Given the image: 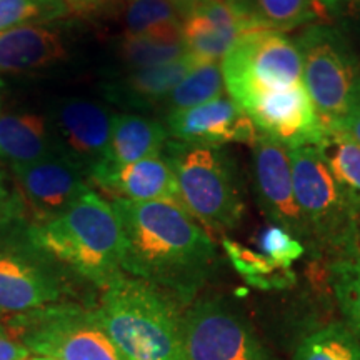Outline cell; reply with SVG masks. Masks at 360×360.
<instances>
[{"mask_svg":"<svg viewBox=\"0 0 360 360\" xmlns=\"http://www.w3.org/2000/svg\"><path fill=\"white\" fill-rule=\"evenodd\" d=\"M110 204L124 232V274L177 304H192L219 264L210 233L174 202L114 199Z\"/></svg>","mask_w":360,"mask_h":360,"instance_id":"6da1fadb","label":"cell"},{"mask_svg":"<svg viewBox=\"0 0 360 360\" xmlns=\"http://www.w3.org/2000/svg\"><path fill=\"white\" fill-rule=\"evenodd\" d=\"M27 233L35 250L101 289L124 274L122 225L110 202L92 187L64 214L30 225Z\"/></svg>","mask_w":360,"mask_h":360,"instance_id":"7a4b0ae2","label":"cell"},{"mask_svg":"<svg viewBox=\"0 0 360 360\" xmlns=\"http://www.w3.org/2000/svg\"><path fill=\"white\" fill-rule=\"evenodd\" d=\"M94 317L127 360H184L177 302L141 278H114Z\"/></svg>","mask_w":360,"mask_h":360,"instance_id":"3957f363","label":"cell"},{"mask_svg":"<svg viewBox=\"0 0 360 360\" xmlns=\"http://www.w3.org/2000/svg\"><path fill=\"white\" fill-rule=\"evenodd\" d=\"M164 155L177 179L180 207L209 233H227L245 214L236 162L222 147L170 141Z\"/></svg>","mask_w":360,"mask_h":360,"instance_id":"277c9868","label":"cell"},{"mask_svg":"<svg viewBox=\"0 0 360 360\" xmlns=\"http://www.w3.org/2000/svg\"><path fill=\"white\" fill-rule=\"evenodd\" d=\"M295 200L307 231V250L330 262L360 255V229L347 197L315 146L289 148Z\"/></svg>","mask_w":360,"mask_h":360,"instance_id":"5b68a950","label":"cell"},{"mask_svg":"<svg viewBox=\"0 0 360 360\" xmlns=\"http://www.w3.org/2000/svg\"><path fill=\"white\" fill-rule=\"evenodd\" d=\"M302 80L323 129H339L360 80L357 57L347 39L330 25L312 24L295 39Z\"/></svg>","mask_w":360,"mask_h":360,"instance_id":"8992f818","label":"cell"},{"mask_svg":"<svg viewBox=\"0 0 360 360\" xmlns=\"http://www.w3.org/2000/svg\"><path fill=\"white\" fill-rule=\"evenodd\" d=\"M229 96L242 109L270 90L302 80L295 40L272 29L245 34L220 62Z\"/></svg>","mask_w":360,"mask_h":360,"instance_id":"52a82bcc","label":"cell"},{"mask_svg":"<svg viewBox=\"0 0 360 360\" xmlns=\"http://www.w3.org/2000/svg\"><path fill=\"white\" fill-rule=\"evenodd\" d=\"M11 334L39 357L52 360H127L94 312L51 305L13 319Z\"/></svg>","mask_w":360,"mask_h":360,"instance_id":"ba28073f","label":"cell"},{"mask_svg":"<svg viewBox=\"0 0 360 360\" xmlns=\"http://www.w3.org/2000/svg\"><path fill=\"white\" fill-rule=\"evenodd\" d=\"M184 360H276L249 319L222 297L193 300L182 314Z\"/></svg>","mask_w":360,"mask_h":360,"instance_id":"9c48e42d","label":"cell"},{"mask_svg":"<svg viewBox=\"0 0 360 360\" xmlns=\"http://www.w3.org/2000/svg\"><path fill=\"white\" fill-rule=\"evenodd\" d=\"M115 114L101 102L69 97L57 103L51 134L58 155L65 157L89 180L109 155Z\"/></svg>","mask_w":360,"mask_h":360,"instance_id":"30bf717a","label":"cell"},{"mask_svg":"<svg viewBox=\"0 0 360 360\" xmlns=\"http://www.w3.org/2000/svg\"><path fill=\"white\" fill-rule=\"evenodd\" d=\"M252 146L254 192L270 224L285 229L307 249V231L295 200L289 148L259 132Z\"/></svg>","mask_w":360,"mask_h":360,"instance_id":"8fae6325","label":"cell"},{"mask_svg":"<svg viewBox=\"0 0 360 360\" xmlns=\"http://www.w3.org/2000/svg\"><path fill=\"white\" fill-rule=\"evenodd\" d=\"M13 184L32 225L58 217L77 202L90 186L80 170L57 152L27 165L12 167Z\"/></svg>","mask_w":360,"mask_h":360,"instance_id":"7c38bea8","label":"cell"},{"mask_svg":"<svg viewBox=\"0 0 360 360\" xmlns=\"http://www.w3.org/2000/svg\"><path fill=\"white\" fill-rule=\"evenodd\" d=\"M259 132L287 148L317 146L323 129L304 80L270 90L244 109Z\"/></svg>","mask_w":360,"mask_h":360,"instance_id":"4fadbf2b","label":"cell"},{"mask_svg":"<svg viewBox=\"0 0 360 360\" xmlns=\"http://www.w3.org/2000/svg\"><path fill=\"white\" fill-rule=\"evenodd\" d=\"M262 29L229 0H204L182 19V40L197 65L220 64L238 39Z\"/></svg>","mask_w":360,"mask_h":360,"instance_id":"5bb4252c","label":"cell"},{"mask_svg":"<svg viewBox=\"0 0 360 360\" xmlns=\"http://www.w3.org/2000/svg\"><path fill=\"white\" fill-rule=\"evenodd\" d=\"M165 127L172 141L214 147L229 142L252 143L259 135L254 120L231 97L167 114Z\"/></svg>","mask_w":360,"mask_h":360,"instance_id":"9a60e30c","label":"cell"},{"mask_svg":"<svg viewBox=\"0 0 360 360\" xmlns=\"http://www.w3.org/2000/svg\"><path fill=\"white\" fill-rule=\"evenodd\" d=\"M62 295L64 283L51 265L24 252H0V312H34L51 307Z\"/></svg>","mask_w":360,"mask_h":360,"instance_id":"2e32d148","label":"cell"},{"mask_svg":"<svg viewBox=\"0 0 360 360\" xmlns=\"http://www.w3.org/2000/svg\"><path fill=\"white\" fill-rule=\"evenodd\" d=\"M89 182L115 199L164 200L180 205L177 179L164 152L127 165H98L89 175Z\"/></svg>","mask_w":360,"mask_h":360,"instance_id":"e0dca14e","label":"cell"},{"mask_svg":"<svg viewBox=\"0 0 360 360\" xmlns=\"http://www.w3.org/2000/svg\"><path fill=\"white\" fill-rule=\"evenodd\" d=\"M195 67L193 58L186 53L169 64L129 70L122 77L105 84L103 94L120 105L147 110L164 102L180 80Z\"/></svg>","mask_w":360,"mask_h":360,"instance_id":"ac0fdd59","label":"cell"},{"mask_svg":"<svg viewBox=\"0 0 360 360\" xmlns=\"http://www.w3.org/2000/svg\"><path fill=\"white\" fill-rule=\"evenodd\" d=\"M67 58L60 34L44 25L0 30V72L20 74L52 67Z\"/></svg>","mask_w":360,"mask_h":360,"instance_id":"d6986e66","label":"cell"},{"mask_svg":"<svg viewBox=\"0 0 360 360\" xmlns=\"http://www.w3.org/2000/svg\"><path fill=\"white\" fill-rule=\"evenodd\" d=\"M56 152L51 127L34 112L4 110L0 105V164L19 167Z\"/></svg>","mask_w":360,"mask_h":360,"instance_id":"ffe728a7","label":"cell"},{"mask_svg":"<svg viewBox=\"0 0 360 360\" xmlns=\"http://www.w3.org/2000/svg\"><path fill=\"white\" fill-rule=\"evenodd\" d=\"M169 141L167 127L157 119L137 114L115 115L109 155L103 165H127L160 155Z\"/></svg>","mask_w":360,"mask_h":360,"instance_id":"44dd1931","label":"cell"},{"mask_svg":"<svg viewBox=\"0 0 360 360\" xmlns=\"http://www.w3.org/2000/svg\"><path fill=\"white\" fill-rule=\"evenodd\" d=\"M315 147L347 197L360 229V146L340 129H326Z\"/></svg>","mask_w":360,"mask_h":360,"instance_id":"7402d4cb","label":"cell"},{"mask_svg":"<svg viewBox=\"0 0 360 360\" xmlns=\"http://www.w3.org/2000/svg\"><path fill=\"white\" fill-rule=\"evenodd\" d=\"M222 247L238 276L255 289L283 290L295 283L294 270L282 269L262 252L252 250L227 237L222 238Z\"/></svg>","mask_w":360,"mask_h":360,"instance_id":"603a6c76","label":"cell"},{"mask_svg":"<svg viewBox=\"0 0 360 360\" xmlns=\"http://www.w3.org/2000/svg\"><path fill=\"white\" fill-rule=\"evenodd\" d=\"M120 4L125 34L182 40V19L167 0H120Z\"/></svg>","mask_w":360,"mask_h":360,"instance_id":"cb8c5ba5","label":"cell"},{"mask_svg":"<svg viewBox=\"0 0 360 360\" xmlns=\"http://www.w3.org/2000/svg\"><path fill=\"white\" fill-rule=\"evenodd\" d=\"M242 11L265 29L287 32L326 15L317 0H242Z\"/></svg>","mask_w":360,"mask_h":360,"instance_id":"d4e9b609","label":"cell"},{"mask_svg":"<svg viewBox=\"0 0 360 360\" xmlns=\"http://www.w3.org/2000/svg\"><path fill=\"white\" fill-rule=\"evenodd\" d=\"M292 360H360V342L344 322H330L305 335Z\"/></svg>","mask_w":360,"mask_h":360,"instance_id":"484cf974","label":"cell"},{"mask_svg":"<svg viewBox=\"0 0 360 360\" xmlns=\"http://www.w3.org/2000/svg\"><path fill=\"white\" fill-rule=\"evenodd\" d=\"M224 75L220 64L197 65L177 84L162 105L167 109V114L172 112L192 109L202 103L224 97Z\"/></svg>","mask_w":360,"mask_h":360,"instance_id":"4316f807","label":"cell"},{"mask_svg":"<svg viewBox=\"0 0 360 360\" xmlns=\"http://www.w3.org/2000/svg\"><path fill=\"white\" fill-rule=\"evenodd\" d=\"M117 53L129 70L169 64L186 56L182 40H170L155 35L124 34L117 45Z\"/></svg>","mask_w":360,"mask_h":360,"instance_id":"83f0119b","label":"cell"},{"mask_svg":"<svg viewBox=\"0 0 360 360\" xmlns=\"http://www.w3.org/2000/svg\"><path fill=\"white\" fill-rule=\"evenodd\" d=\"M328 282L345 326L360 342V255L328 265Z\"/></svg>","mask_w":360,"mask_h":360,"instance_id":"f1b7e54d","label":"cell"},{"mask_svg":"<svg viewBox=\"0 0 360 360\" xmlns=\"http://www.w3.org/2000/svg\"><path fill=\"white\" fill-rule=\"evenodd\" d=\"M69 15L62 0H0V30L42 25Z\"/></svg>","mask_w":360,"mask_h":360,"instance_id":"f546056e","label":"cell"},{"mask_svg":"<svg viewBox=\"0 0 360 360\" xmlns=\"http://www.w3.org/2000/svg\"><path fill=\"white\" fill-rule=\"evenodd\" d=\"M255 240H257L259 252L267 255L272 262L281 265L282 269L292 270V265L307 252L299 238H295L285 229L277 227L274 224L267 225Z\"/></svg>","mask_w":360,"mask_h":360,"instance_id":"4dcf8cb0","label":"cell"},{"mask_svg":"<svg viewBox=\"0 0 360 360\" xmlns=\"http://www.w3.org/2000/svg\"><path fill=\"white\" fill-rule=\"evenodd\" d=\"M70 13L82 17H92L105 13L120 0H62Z\"/></svg>","mask_w":360,"mask_h":360,"instance_id":"1f68e13d","label":"cell"},{"mask_svg":"<svg viewBox=\"0 0 360 360\" xmlns=\"http://www.w3.org/2000/svg\"><path fill=\"white\" fill-rule=\"evenodd\" d=\"M339 129L342 132L347 134L352 141H355L360 146V80L357 87H355V94H354L352 103H350V109Z\"/></svg>","mask_w":360,"mask_h":360,"instance_id":"d6a6232c","label":"cell"},{"mask_svg":"<svg viewBox=\"0 0 360 360\" xmlns=\"http://www.w3.org/2000/svg\"><path fill=\"white\" fill-rule=\"evenodd\" d=\"M32 352L17 340L0 332V360H29Z\"/></svg>","mask_w":360,"mask_h":360,"instance_id":"836d02e7","label":"cell"},{"mask_svg":"<svg viewBox=\"0 0 360 360\" xmlns=\"http://www.w3.org/2000/svg\"><path fill=\"white\" fill-rule=\"evenodd\" d=\"M167 2L172 4L175 11L179 12L180 19H184L188 12H192L193 8L199 6V4L204 2V0H167Z\"/></svg>","mask_w":360,"mask_h":360,"instance_id":"e575fe53","label":"cell"},{"mask_svg":"<svg viewBox=\"0 0 360 360\" xmlns=\"http://www.w3.org/2000/svg\"><path fill=\"white\" fill-rule=\"evenodd\" d=\"M317 2L321 4L323 8H327V11H332V8H335L337 6H339L340 0H317Z\"/></svg>","mask_w":360,"mask_h":360,"instance_id":"d590c367","label":"cell"},{"mask_svg":"<svg viewBox=\"0 0 360 360\" xmlns=\"http://www.w3.org/2000/svg\"><path fill=\"white\" fill-rule=\"evenodd\" d=\"M4 199H6V188H4V180L2 175H0V205H2Z\"/></svg>","mask_w":360,"mask_h":360,"instance_id":"8d00e7d4","label":"cell"},{"mask_svg":"<svg viewBox=\"0 0 360 360\" xmlns=\"http://www.w3.org/2000/svg\"><path fill=\"white\" fill-rule=\"evenodd\" d=\"M229 2H232L233 6H237L242 11V0H229ZM242 12H244V11H242Z\"/></svg>","mask_w":360,"mask_h":360,"instance_id":"74e56055","label":"cell"},{"mask_svg":"<svg viewBox=\"0 0 360 360\" xmlns=\"http://www.w3.org/2000/svg\"><path fill=\"white\" fill-rule=\"evenodd\" d=\"M352 2V6L357 8V11H360V0H350Z\"/></svg>","mask_w":360,"mask_h":360,"instance_id":"f35d334b","label":"cell"},{"mask_svg":"<svg viewBox=\"0 0 360 360\" xmlns=\"http://www.w3.org/2000/svg\"><path fill=\"white\" fill-rule=\"evenodd\" d=\"M29 360H52V359H45V357H30Z\"/></svg>","mask_w":360,"mask_h":360,"instance_id":"ab89813d","label":"cell"}]
</instances>
